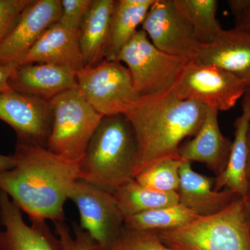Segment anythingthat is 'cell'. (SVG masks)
<instances>
[{
	"label": "cell",
	"mask_w": 250,
	"mask_h": 250,
	"mask_svg": "<svg viewBox=\"0 0 250 250\" xmlns=\"http://www.w3.org/2000/svg\"><path fill=\"white\" fill-rule=\"evenodd\" d=\"M31 63L52 64L77 72L84 67L79 31L70 30L58 22L51 26L17 67Z\"/></svg>",
	"instance_id": "obj_17"
},
{
	"label": "cell",
	"mask_w": 250,
	"mask_h": 250,
	"mask_svg": "<svg viewBox=\"0 0 250 250\" xmlns=\"http://www.w3.org/2000/svg\"><path fill=\"white\" fill-rule=\"evenodd\" d=\"M16 67L14 65L0 63V94L12 90L10 86L9 81Z\"/></svg>",
	"instance_id": "obj_30"
},
{
	"label": "cell",
	"mask_w": 250,
	"mask_h": 250,
	"mask_svg": "<svg viewBox=\"0 0 250 250\" xmlns=\"http://www.w3.org/2000/svg\"><path fill=\"white\" fill-rule=\"evenodd\" d=\"M243 208H244L245 215L248 225L250 228V184L248 193L244 197H243Z\"/></svg>",
	"instance_id": "obj_34"
},
{
	"label": "cell",
	"mask_w": 250,
	"mask_h": 250,
	"mask_svg": "<svg viewBox=\"0 0 250 250\" xmlns=\"http://www.w3.org/2000/svg\"><path fill=\"white\" fill-rule=\"evenodd\" d=\"M77 89L103 116L125 114L139 103L127 67L118 61H103L77 72Z\"/></svg>",
	"instance_id": "obj_7"
},
{
	"label": "cell",
	"mask_w": 250,
	"mask_h": 250,
	"mask_svg": "<svg viewBox=\"0 0 250 250\" xmlns=\"http://www.w3.org/2000/svg\"><path fill=\"white\" fill-rule=\"evenodd\" d=\"M176 9L187 21L202 45L211 43L223 30L216 0H173Z\"/></svg>",
	"instance_id": "obj_23"
},
{
	"label": "cell",
	"mask_w": 250,
	"mask_h": 250,
	"mask_svg": "<svg viewBox=\"0 0 250 250\" xmlns=\"http://www.w3.org/2000/svg\"><path fill=\"white\" fill-rule=\"evenodd\" d=\"M137 139L124 114L104 116L79 163L80 179L113 192L135 179Z\"/></svg>",
	"instance_id": "obj_3"
},
{
	"label": "cell",
	"mask_w": 250,
	"mask_h": 250,
	"mask_svg": "<svg viewBox=\"0 0 250 250\" xmlns=\"http://www.w3.org/2000/svg\"><path fill=\"white\" fill-rule=\"evenodd\" d=\"M246 83L220 67L190 61L184 65L172 94L219 111H228L248 93Z\"/></svg>",
	"instance_id": "obj_8"
},
{
	"label": "cell",
	"mask_w": 250,
	"mask_h": 250,
	"mask_svg": "<svg viewBox=\"0 0 250 250\" xmlns=\"http://www.w3.org/2000/svg\"><path fill=\"white\" fill-rule=\"evenodd\" d=\"M0 120L13 128L18 143L47 147L52 125L49 102L9 90L0 94Z\"/></svg>",
	"instance_id": "obj_11"
},
{
	"label": "cell",
	"mask_w": 250,
	"mask_h": 250,
	"mask_svg": "<svg viewBox=\"0 0 250 250\" xmlns=\"http://www.w3.org/2000/svg\"><path fill=\"white\" fill-rule=\"evenodd\" d=\"M31 0H0V47Z\"/></svg>",
	"instance_id": "obj_29"
},
{
	"label": "cell",
	"mask_w": 250,
	"mask_h": 250,
	"mask_svg": "<svg viewBox=\"0 0 250 250\" xmlns=\"http://www.w3.org/2000/svg\"><path fill=\"white\" fill-rule=\"evenodd\" d=\"M158 232L173 250H250V228L241 197L215 214Z\"/></svg>",
	"instance_id": "obj_4"
},
{
	"label": "cell",
	"mask_w": 250,
	"mask_h": 250,
	"mask_svg": "<svg viewBox=\"0 0 250 250\" xmlns=\"http://www.w3.org/2000/svg\"><path fill=\"white\" fill-rule=\"evenodd\" d=\"M116 61L127 67L141 97L170 92L188 62L156 48L142 29L135 33Z\"/></svg>",
	"instance_id": "obj_6"
},
{
	"label": "cell",
	"mask_w": 250,
	"mask_h": 250,
	"mask_svg": "<svg viewBox=\"0 0 250 250\" xmlns=\"http://www.w3.org/2000/svg\"><path fill=\"white\" fill-rule=\"evenodd\" d=\"M53 224L54 233L59 238L62 250H98L96 242L79 224L73 223L72 231L65 221Z\"/></svg>",
	"instance_id": "obj_27"
},
{
	"label": "cell",
	"mask_w": 250,
	"mask_h": 250,
	"mask_svg": "<svg viewBox=\"0 0 250 250\" xmlns=\"http://www.w3.org/2000/svg\"><path fill=\"white\" fill-rule=\"evenodd\" d=\"M80 216V227L96 242L99 248L111 243L125 226V218L113 192L78 179L69 195Z\"/></svg>",
	"instance_id": "obj_9"
},
{
	"label": "cell",
	"mask_w": 250,
	"mask_h": 250,
	"mask_svg": "<svg viewBox=\"0 0 250 250\" xmlns=\"http://www.w3.org/2000/svg\"><path fill=\"white\" fill-rule=\"evenodd\" d=\"M192 62L220 67L246 83L250 93V34L223 29L211 43L202 45Z\"/></svg>",
	"instance_id": "obj_14"
},
{
	"label": "cell",
	"mask_w": 250,
	"mask_h": 250,
	"mask_svg": "<svg viewBox=\"0 0 250 250\" xmlns=\"http://www.w3.org/2000/svg\"><path fill=\"white\" fill-rule=\"evenodd\" d=\"M247 174L248 181L250 184V125L248 134V166H247Z\"/></svg>",
	"instance_id": "obj_35"
},
{
	"label": "cell",
	"mask_w": 250,
	"mask_h": 250,
	"mask_svg": "<svg viewBox=\"0 0 250 250\" xmlns=\"http://www.w3.org/2000/svg\"><path fill=\"white\" fill-rule=\"evenodd\" d=\"M98 250H173L166 246L157 231L123 228L111 243Z\"/></svg>",
	"instance_id": "obj_26"
},
{
	"label": "cell",
	"mask_w": 250,
	"mask_h": 250,
	"mask_svg": "<svg viewBox=\"0 0 250 250\" xmlns=\"http://www.w3.org/2000/svg\"><path fill=\"white\" fill-rule=\"evenodd\" d=\"M183 162L181 159H166L158 161L140 172L135 179L153 190L177 192L180 179L179 170Z\"/></svg>",
	"instance_id": "obj_25"
},
{
	"label": "cell",
	"mask_w": 250,
	"mask_h": 250,
	"mask_svg": "<svg viewBox=\"0 0 250 250\" xmlns=\"http://www.w3.org/2000/svg\"><path fill=\"white\" fill-rule=\"evenodd\" d=\"M155 0L115 1L110 25L106 59L116 61L120 51L142 25L149 8Z\"/></svg>",
	"instance_id": "obj_21"
},
{
	"label": "cell",
	"mask_w": 250,
	"mask_h": 250,
	"mask_svg": "<svg viewBox=\"0 0 250 250\" xmlns=\"http://www.w3.org/2000/svg\"><path fill=\"white\" fill-rule=\"evenodd\" d=\"M62 12V0H31L0 47V63L17 67Z\"/></svg>",
	"instance_id": "obj_12"
},
{
	"label": "cell",
	"mask_w": 250,
	"mask_h": 250,
	"mask_svg": "<svg viewBox=\"0 0 250 250\" xmlns=\"http://www.w3.org/2000/svg\"><path fill=\"white\" fill-rule=\"evenodd\" d=\"M233 141L224 136L218 122V111L208 108L205 121L196 134L179 147L184 161L205 164L218 176L228 164Z\"/></svg>",
	"instance_id": "obj_15"
},
{
	"label": "cell",
	"mask_w": 250,
	"mask_h": 250,
	"mask_svg": "<svg viewBox=\"0 0 250 250\" xmlns=\"http://www.w3.org/2000/svg\"><path fill=\"white\" fill-rule=\"evenodd\" d=\"M49 104L52 125L46 148L67 160L80 163L104 116L77 88L59 94Z\"/></svg>",
	"instance_id": "obj_5"
},
{
	"label": "cell",
	"mask_w": 250,
	"mask_h": 250,
	"mask_svg": "<svg viewBox=\"0 0 250 250\" xmlns=\"http://www.w3.org/2000/svg\"><path fill=\"white\" fill-rule=\"evenodd\" d=\"M228 4L231 14L234 16L235 21L250 10V0H229Z\"/></svg>",
	"instance_id": "obj_31"
},
{
	"label": "cell",
	"mask_w": 250,
	"mask_h": 250,
	"mask_svg": "<svg viewBox=\"0 0 250 250\" xmlns=\"http://www.w3.org/2000/svg\"><path fill=\"white\" fill-rule=\"evenodd\" d=\"M141 26L153 45L169 55L190 62L201 49L202 44L176 9L173 0H155Z\"/></svg>",
	"instance_id": "obj_10"
},
{
	"label": "cell",
	"mask_w": 250,
	"mask_h": 250,
	"mask_svg": "<svg viewBox=\"0 0 250 250\" xmlns=\"http://www.w3.org/2000/svg\"><path fill=\"white\" fill-rule=\"evenodd\" d=\"M20 209L7 194L0 190V250H62L60 241L47 221L28 225Z\"/></svg>",
	"instance_id": "obj_13"
},
{
	"label": "cell",
	"mask_w": 250,
	"mask_h": 250,
	"mask_svg": "<svg viewBox=\"0 0 250 250\" xmlns=\"http://www.w3.org/2000/svg\"><path fill=\"white\" fill-rule=\"evenodd\" d=\"M114 0H93L79 31L85 67H93L106 59Z\"/></svg>",
	"instance_id": "obj_20"
},
{
	"label": "cell",
	"mask_w": 250,
	"mask_h": 250,
	"mask_svg": "<svg viewBox=\"0 0 250 250\" xmlns=\"http://www.w3.org/2000/svg\"><path fill=\"white\" fill-rule=\"evenodd\" d=\"M93 0H62V12L58 23L70 30L80 31Z\"/></svg>",
	"instance_id": "obj_28"
},
{
	"label": "cell",
	"mask_w": 250,
	"mask_h": 250,
	"mask_svg": "<svg viewBox=\"0 0 250 250\" xmlns=\"http://www.w3.org/2000/svg\"><path fill=\"white\" fill-rule=\"evenodd\" d=\"M113 194L125 218L179 203L177 192L153 190L139 183L135 179L118 188Z\"/></svg>",
	"instance_id": "obj_22"
},
{
	"label": "cell",
	"mask_w": 250,
	"mask_h": 250,
	"mask_svg": "<svg viewBox=\"0 0 250 250\" xmlns=\"http://www.w3.org/2000/svg\"><path fill=\"white\" fill-rule=\"evenodd\" d=\"M242 114L234 122V140L225 170L214 179L213 189L228 188L241 198L248 193V134L250 125V93L243 96Z\"/></svg>",
	"instance_id": "obj_19"
},
{
	"label": "cell",
	"mask_w": 250,
	"mask_h": 250,
	"mask_svg": "<svg viewBox=\"0 0 250 250\" xmlns=\"http://www.w3.org/2000/svg\"><path fill=\"white\" fill-rule=\"evenodd\" d=\"M250 34V10L241 18L235 21V27Z\"/></svg>",
	"instance_id": "obj_32"
},
{
	"label": "cell",
	"mask_w": 250,
	"mask_h": 250,
	"mask_svg": "<svg viewBox=\"0 0 250 250\" xmlns=\"http://www.w3.org/2000/svg\"><path fill=\"white\" fill-rule=\"evenodd\" d=\"M198 216L185 206L177 203L125 218V227L131 229L164 231L180 228Z\"/></svg>",
	"instance_id": "obj_24"
},
{
	"label": "cell",
	"mask_w": 250,
	"mask_h": 250,
	"mask_svg": "<svg viewBox=\"0 0 250 250\" xmlns=\"http://www.w3.org/2000/svg\"><path fill=\"white\" fill-rule=\"evenodd\" d=\"M15 165L14 158L13 155L6 156L0 154V172L10 170Z\"/></svg>",
	"instance_id": "obj_33"
},
{
	"label": "cell",
	"mask_w": 250,
	"mask_h": 250,
	"mask_svg": "<svg viewBox=\"0 0 250 250\" xmlns=\"http://www.w3.org/2000/svg\"><path fill=\"white\" fill-rule=\"evenodd\" d=\"M15 165L0 172V190L33 221H65L64 205L80 179L79 163L47 148L17 143Z\"/></svg>",
	"instance_id": "obj_1"
},
{
	"label": "cell",
	"mask_w": 250,
	"mask_h": 250,
	"mask_svg": "<svg viewBox=\"0 0 250 250\" xmlns=\"http://www.w3.org/2000/svg\"><path fill=\"white\" fill-rule=\"evenodd\" d=\"M179 176L177 191L179 203L199 216L218 213L240 197L228 188L215 191L214 179L197 173L192 170L191 163L188 161L182 163Z\"/></svg>",
	"instance_id": "obj_18"
},
{
	"label": "cell",
	"mask_w": 250,
	"mask_h": 250,
	"mask_svg": "<svg viewBox=\"0 0 250 250\" xmlns=\"http://www.w3.org/2000/svg\"><path fill=\"white\" fill-rule=\"evenodd\" d=\"M207 109L196 102L177 98L171 91L141 97L139 103L124 114L139 145L136 177L158 161L181 159L179 147L184 139L197 134Z\"/></svg>",
	"instance_id": "obj_2"
},
{
	"label": "cell",
	"mask_w": 250,
	"mask_h": 250,
	"mask_svg": "<svg viewBox=\"0 0 250 250\" xmlns=\"http://www.w3.org/2000/svg\"><path fill=\"white\" fill-rule=\"evenodd\" d=\"M9 84L18 93L49 102L59 94L77 88V71L52 64H27L16 67Z\"/></svg>",
	"instance_id": "obj_16"
}]
</instances>
